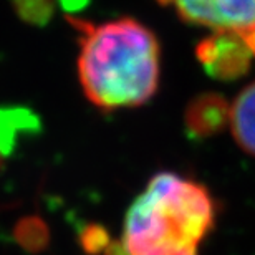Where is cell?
Listing matches in <instances>:
<instances>
[{"label": "cell", "mask_w": 255, "mask_h": 255, "mask_svg": "<svg viewBox=\"0 0 255 255\" xmlns=\"http://www.w3.org/2000/svg\"><path fill=\"white\" fill-rule=\"evenodd\" d=\"M73 23L81 33L80 85L91 105L103 111L136 108L156 95L161 48L146 25L129 17L105 23Z\"/></svg>", "instance_id": "cell-1"}, {"label": "cell", "mask_w": 255, "mask_h": 255, "mask_svg": "<svg viewBox=\"0 0 255 255\" xmlns=\"http://www.w3.org/2000/svg\"><path fill=\"white\" fill-rule=\"evenodd\" d=\"M216 217V201L202 184L159 172L128 209L121 244L128 255H199Z\"/></svg>", "instance_id": "cell-2"}, {"label": "cell", "mask_w": 255, "mask_h": 255, "mask_svg": "<svg viewBox=\"0 0 255 255\" xmlns=\"http://www.w3.org/2000/svg\"><path fill=\"white\" fill-rule=\"evenodd\" d=\"M171 3L177 15L191 25L212 32H234L255 45V0H157Z\"/></svg>", "instance_id": "cell-3"}, {"label": "cell", "mask_w": 255, "mask_h": 255, "mask_svg": "<svg viewBox=\"0 0 255 255\" xmlns=\"http://www.w3.org/2000/svg\"><path fill=\"white\" fill-rule=\"evenodd\" d=\"M199 63L217 80H236L246 75L255 60V45L241 33L212 32L196 50Z\"/></svg>", "instance_id": "cell-4"}, {"label": "cell", "mask_w": 255, "mask_h": 255, "mask_svg": "<svg viewBox=\"0 0 255 255\" xmlns=\"http://www.w3.org/2000/svg\"><path fill=\"white\" fill-rule=\"evenodd\" d=\"M229 108L224 98L217 95L197 96L187 106L186 126L197 136H211L229 123Z\"/></svg>", "instance_id": "cell-5"}, {"label": "cell", "mask_w": 255, "mask_h": 255, "mask_svg": "<svg viewBox=\"0 0 255 255\" xmlns=\"http://www.w3.org/2000/svg\"><path fill=\"white\" fill-rule=\"evenodd\" d=\"M229 123L239 146L255 156V81L244 88L229 108Z\"/></svg>", "instance_id": "cell-6"}, {"label": "cell", "mask_w": 255, "mask_h": 255, "mask_svg": "<svg viewBox=\"0 0 255 255\" xmlns=\"http://www.w3.org/2000/svg\"><path fill=\"white\" fill-rule=\"evenodd\" d=\"M35 118L25 110H2L0 108V156L12 151L18 132L35 125Z\"/></svg>", "instance_id": "cell-7"}, {"label": "cell", "mask_w": 255, "mask_h": 255, "mask_svg": "<svg viewBox=\"0 0 255 255\" xmlns=\"http://www.w3.org/2000/svg\"><path fill=\"white\" fill-rule=\"evenodd\" d=\"M18 13L33 23H43L52 13L53 0H15Z\"/></svg>", "instance_id": "cell-8"}, {"label": "cell", "mask_w": 255, "mask_h": 255, "mask_svg": "<svg viewBox=\"0 0 255 255\" xmlns=\"http://www.w3.org/2000/svg\"><path fill=\"white\" fill-rule=\"evenodd\" d=\"M108 241H106V234L98 227L90 229L88 234H85L83 237V246L88 249L90 252H98L100 249H103Z\"/></svg>", "instance_id": "cell-9"}]
</instances>
